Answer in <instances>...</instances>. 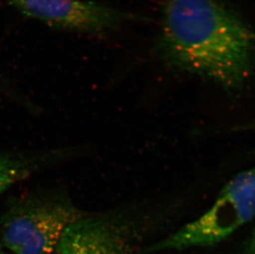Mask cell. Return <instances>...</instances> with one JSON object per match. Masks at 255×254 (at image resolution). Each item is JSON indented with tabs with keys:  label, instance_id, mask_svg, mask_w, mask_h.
<instances>
[{
	"label": "cell",
	"instance_id": "6da1fadb",
	"mask_svg": "<svg viewBox=\"0 0 255 254\" xmlns=\"http://www.w3.org/2000/svg\"><path fill=\"white\" fill-rule=\"evenodd\" d=\"M159 49L172 67L236 90L253 71L255 34L218 0H166Z\"/></svg>",
	"mask_w": 255,
	"mask_h": 254
},
{
	"label": "cell",
	"instance_id": "7a4b0ae2",
	"mask_svg": "<svg viewBox=\"0 0 255 254\" xmlns=\"http://www.w3.org/2000/svg\"><path fill=\"white\" fill-rule=\"evenodd\" d=\"M87 214L60 192L15 198L0 218L2 245L13 254H53L66 229Z\"/></svg>",
	"mask_w": 255,
	"mask_h": 254
},
{
	"label": "cell",
	"instance_id": "3957f363",
	"mask_svg": "<svg viewBox=\"0 0 255 254\" xmlns=\"http://www.w3.org/2000/svg\"><path fill=\"white\" fill-rule=\"evenodd\" d=\"M255 218V165L235 176L208 211L153 244L147 252L214 246Z\"/></svg>",
	"mask_w": 255,
	"mask_h": 254
},
{
	"label": "cell",
	"instance_id": "277c9868",
	"mask_svg": "<svg viewBox=\"0 0 255 254\" xmlns=\"http://www.w3.org/2000/svg\"><path fill=\"white\" fill-rule=\"evenodd\" d=\"M136 227L124 211L87 214L66 229L53 254H134Z\"/></svg>",
	"mask_w": 255,
	"mask_h": 254
},
{
	"label": "cell",
	"instance_id": "5b68a950",
	"mask_svg": "<svg viewBox=\"0 0 255 254\" xmlns=\"http://www.w3.org/2000/svg\"><path fill=\"white\" fill-rule=\"evenodd\" d=\"M8 2L31 18L82 33H105L136 19L129 12L87 0H8Z\"/></svg>",
	"mask_w": 255,
	"mask_h": 254
},
{
	"label": "cell",
	"instance_id": "8992f818",
	"mask_svg": "<svg viewBox=\"0 0 255 254\" xmlns=\"http://www.w3.org/2000/svg\"><path fill=\"white\" fill-rule=\"evenodd\" d=\"M75 157L71 148L39 152L0 153V194L34 173Z\"/></svg>",
	"mask_w": 255,
	"mask_h": 254
},
{
	"label": "cell",
	"instance_id": "52a82bcc",
	"mask_svg": "<svg viewBox=\"0 0 255 254\" xmlns=\"http://www.w3.org/2000/svg\"><path fill=\"white\" fill-rule=\"evenodd\" d=\"M240 254H255V229L251 236L245 243Z\"/></svg>",
	"mask_w": 255,
	"mask_h": 254
},
{
	"label": "cell",
	"instance_id": "ba28073f",
	"mask_svg": "<svg viewBox=\"0 0 255 254\" xmlns=\"http://www.w3.org/2000/svg\"><path fill=\"white\" fill-rule=\"evenodd\" d=\"M0 92H3L5 94L12 95V91H11V88L7 86V84L3 80L0 79Z\"/></svg>",
	"mask_w": 255,
	"mask_h": 254
},
{
	"label": "cell",
	"instance_id": "9c48e42d",
	"mask_svg": "<svg viewBox=\"0 0 255 254\" xmlns=\"http://www.w3.org/2000/svg\"><path fill=\"white\" fill-rule=\"evenodd\" d=\"M2 242L0 241V254H3V252H2Z\"/></svg>",
	"mask_w": 255,
	"mask_h": 254
}]
</instances>
